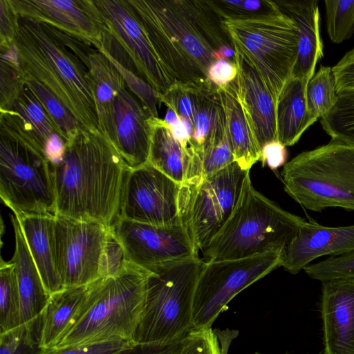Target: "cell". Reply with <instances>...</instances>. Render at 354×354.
Instances as JSON below:
<instances>
[{
  "instance_id": "obj_43",
  "label": "cell",
  "mask_w": 354,
  "mask_h": 354,
  "mask_svg": "<svg viewBox=\"0 0 354 354\" xmlns=\"http://www.w3.org/2000/svg\"><path fill=\"white\" fill-rule=\"evenodd\" d=\"M180 354H222L218 338L212 328L192 330Z\"/></svg>"
},
{
  "instance_id": "obj_22",
  "label": "cell",
  "mask_w": 354,
  "mask_h": 354,
  "mask_svg": "<svg viewBox=\"0 0 354 354\" xmlns=\"http://www.w3.org/2000/svg\"><path fill=\"white\" fill-rule=\"evenodd\" d=\"M295 21L298 35L297 59L292 77L308 82L323 57L320 13L317 0L274 1Z\"/></svg>"
},
{
  "instance_id": "obj_3",
  "label": "cell",
  "mask_w": 354,
  "mask_h": 354,
  "mask_svg": "<svg viewBox=\"0 0 354 354\" xmlns=\"http://www.w3.org/2000/svg\"><path fill=\"white\" fill-rule=\"evenodd\" d=\"M149 273L127 260L115 274L88 285L79 318L55 347L133 341L144 309Z\"/></svg>"
},
{
  "instance_id": "obj_2",
  "label": "cell",
  "mask_w": 354,
  "mask_h": 354,
  "mask_svg": "<svg viewBox=\"0 0 354 354\" xmlns=\"http://www.w3.org/2000/svg\"><path fill=\"white\" fill-rule=\"evenodd\" d=\"M15 48L26 80L52 92L82 127L100 131L88 72L75 55L41 24L21 17Z\"/></svg>"
},
{
  "instance_id": "obj_33",
  "label": "cell",
  "mask_w": 354,
  "mask_h": 354,
  "mask_svg": "<svg viewBox=\"0 0 354 354\" xmlns=\"http://www.w3.org/2000/svg\"><path fill=\"white\" fill-rule=\"evenodd\" d=\"M26 85L42 104L65 145L71 141L82 127L77 119L44 86L33 80H26Z\"/></svg>"
},
{
  "instance_id": "obj_30",
  "label": "cell",
  "mask_w": 354,
  "mask_h": 354,
  "mask_svg": "<svg viewBox=\"0 0 354 354\" xmlns=\"http://www.w3.org/2000/svg\"><path fill=\"white\" fill-rule=\"evenodd\" d=\"M234 162L225 113L221 102L214 127L201 156L199 179L211 176Z\"/></svg>"
},
{
  "instance_id": "obj_50",
  "label": "cell",
  "mask_w": 354,
  "mask_h": 354,
  "mask_svg": "<svg viewBox=\"0 0 354 354\" xmlns=\"http://www.w3.org/2000/svg\"><path fill=\"white\" fill-rule=\"evenodd\" d=\"M255 354H259V353H255Z\"/></svg>"
},
{
  "instance_id": "obj_37",
  "label": "cell",
  "mask_w": 354,
  "mask_h": 354,
  "mask_svg": "<svg viewBox=\"0 0 354 354\" xmlns=\"http://www.w3.org/2000/svg\"><path fill=\"white\" fill-rule=\"evenodd\" d=\"M326 28L330 39L340 44L354 34V0H326Z\"/></svg>"
},
{
  "instance_id": "obj_9",
  "label": "cell",
  "mask_w": 354,
  "mask_h": 354,
  "mask_svg": "<svg viewBox=\"0 0 354 354\" xmlns=\"http://www.w3.org/2000/svg\"><path fill=\"white\" fill-rule=\"evenodd\" d=\"M233 46L252 63L276 104L292 77L297 59L298 35L295 21L280 9L265 17L223 20Z\"/></svg>"
},
{
  "instance_id": "obj_1",
  "label": "cell",
  "mask_w": 354,
  "mask_h": 354,
  "mask_svg": "<svg viewBox=\"0 0 354 354\" xmlns=\"http://www.w3.org/2000/svg\"><path fill=\"white\" fill-rule=\"evenodd\" d=\"M129 167L98 130L82 127L51 165L55 215L111 226L118 217Z\"/></svg>"
},
{
  "instance_id": "obj_14",
  "label": "cell",
  "mask_w": 354,
  "mask_h": 354,
  "mask_svg": "<svg viewBox=\"0 0 354 354\" xmlns=\"http://www.w3.org/2000/svg\"><path fill=\"white\" fill-rule=\"evenodd\" d=\"M111 226L55 215L52 245L63 289L86 286L104 277Z\"/></svg>"
},
{
  "instance_id": "obj_48",
  "label": "cell",
  "mask_w": 354,
  "mask_h": 354,
  "mask_svg": "<svg viewBox=\"0 0 354 354\" xmlns=\"http://www.w3.org/2000/svg\"><path fill=\"white\" fill-rule=\"evenodd\" d=\"M288 152L286 146L278 140L266 144L261 150L263 165H267L272 170H276L286 163Z\"/></svg>"
},
{
  "instance_id": "obj_44",
  "label": "cell",
  "mask_w": 354,
  "mask_h": 354,
  "mask_svg": "<svg viewBox=\"0 0 354 354\" xmlns=\"http://www.w3.org/2000/svg\"><path fill=\"white\" fill-rule=\"evenodd\" d=\"M19 19L9 0H0V47L15 46Z\"/></svg>"
},
{
  "instance_id": "obj_40",
  "label": "cell",
  "mask_w": 354,
  "mask_h": 354,
  "mask_svg": "<svg viewBox=\"0 0 354 354\" xmlns=\"http://www.w3.org/2000/svg\"><path fill=\"white\" fill-rule=\"evenodd\" d=\"M102 53L120 72L130 91L139 99L150 114L153 117H158L157 105L158 103H160V94L138 75L122 66L105 53Z\"/></svg>"
},
{
  "instance_id": "obj_35",
  "label": "cell",
  "mask_w": 354,
  "mask_h": 354,
  "mask_svg": "<svg viewBox=\"0 0 354 354\" xmlns=\"http://www.w3.org/2000/svg\"><path fill=\"white\" fill-rule=\"evenodd\" d=\"M0 109L9 106L20 95L26 84L15 46L0 47Z\"/></svg>"
},
{
  "instance_id": "obj_32",
  "label": "cell",
  "mask_w": 354,
  "mask_h": 354,
  "mask_svg": "<svg viewBox=\"0 0 354 354\" xmlns=\"http://www.w3.org/2000/svg\"><path fill=\"white\" fill-rule=\"evenodd\" d=\"M0 332L21 324V302L15 265L1 259Z\"/></svg>"
},
{
  "instance_id": "obj_15",
  "label": "cell",
  "mask_w": 354,
  "mask_h": 354,
  "mask_svg": "<svg viewBox=\"0 0 354 354\" xmlns=\"http://www.w3.org/2000/svg\"><path fill=\"white\" fill-rule=\"evenodd\" d=\"M180 185L147 163L127 170L118 217L158 226L181 223Z\"/></svg>"
},
{
  "instance_id": "obj_45",
  "label": "cell",
  "mask_w": 354,
  "mask_h": 354,
  "mask_svg": "<svg viewBox=\"0 0 354 354\" xmlns=\"http://www.w3.org/2000/svg\"><path fill=\"white\" fill-rule=\"evenodd\" d=\"M332 70L335 77L337 94L354 89V48L348 51Z\"/></svg>"
},
{
  "instance_id": "obj_46",
  "label": "cell",
  "mask_w": 354,
  "mask_h": 354,
  "mask_svg": "<svg viewBox=\"0 0 354 354\" xmlns=\"http://www.w3.org/2000/svg\"><path fill=\"white\" fill-rule=\"evenodd\" d=\"M237 72L234 59L217 60L208 68L207 76L214 85L223 88L236 80Z\"/></svg>"
},
{
  "instance_id": "obj_31",
  "label": "cell",
  "mask_w": 354,
  "mask_h": 354,
  "mask_svg": "<svg viewBox=\"0 0 354 354\" xmlns=\"http://www.w3.org/2000/svg\"><path fill=\"white\" fill-rule=\"evenodd\" d=\"M337 100L336 80L332 68L321 66L306 86L308 110L317 121L330 113Z\"/></svg>"
},
{
  "instance_id": "obj_24",
  "label": "cell",
  "mask_w": 354,
  "mask_h": 354,
  "mask_svg": "<svg viewBox=\"0 0 354 354\" xmlns=\"http://www.w3.org/2000/svg\"><path fill=\"white\" fill-rule=\"evenodd\" d=\"M88 286L64 288L50 295L41 312L39 347H55L74 326L85 304Z\"/></svg>"
},
{
  "instance_id": "obj_47",
  "label": "cell",
  "mask_w": 354,
  "mask_h": 354,
  "mask_svg": "<svg viewBox=\"0 0 354 354\" xmlns=\"http://www.w3.org/2000/svg\"><path fill=\"white\" fill-rule=\"evenodd\" d=\"M186 337L168 343L140 344L134 342L131 346L118 354H180Z\"/></svg>"
},
{
  "instance_id": "obj_20",
  "label": "cell",
  "mask_w": 354,
  "mask_h": 354,
  "mask_svg": "<svg viewBox=\"0 0 354 354\" xmlns=\"http://www.w3.org/2000/svg\"><path fill=\"white\" fill-rule=\"evenodd\" d=\"M325 354H354V279L322 281Z\"/></svg>"
},
{
  "instance_id": "obj_21",
  "label": "cell",
  "mask_w": 354,
  "mask_h": 354,
  "mask_svg": "<svg viewBox=\"0 0 354 354\" xmlns=\"http://www.w3.org/2000/svg\"><path fill=\"white\" fill-rule=\"evenodd\" d=\"M0 133L28 143L46 157L56 140L62 138L42 104L26 84L9 106L0 109Z\"/></svg>"
},
{
  "instance_id": "obj_23",
  "label": "cell",
  "mask_w": 354,
  "mask_h": 354,
  "mask_svg": "<svg viewBox=\"0 0 354 354\" xmlns=\"http://www.w3.org/2000/svg\"><path fill=\"white\" fill-rule=\"evenodd\" d=\"M14 231L15 251L10 261L15 265L21 302V324L39 315L46 306L49 293L30 252L20 223L10 215Z\"/></svg>"
},
{
  "instance_id": "obj_39",
  "label": "cell",
  "mask_w": 354,
  "mask_h": 354,
  "mask_svg": "<svg viewBox=\"0 0 354 354\" xmlns=\"http://www.w3.org/2000/svg\"><path fill=\"white\" fill-rule=\"evenodd\" d=\"M304 270L312 279L322 281L354 279V251L309 264Z\"/></svg>"
},
{
  "instance_id": "obj_6",
  "label": "cell",
  "mask_w": 354,
  "mask_h": 354,
  "mask_svg": "<svg viewBox=\"0 0 354 354\" xmlns=\"http://www.w3.org/2000/svg\"><path fill=\"white\" fill-rule=\"evenodd\" d=\"M205 264L197 257L148 270L145 306L134 342H171L192 330L194 292Z\"/></svg>"
},
{
  "instance_id": "obj_27",
  "label": "cell",
  "mask_w": 354,
  "mask_h": 354,
  "mask_svg": "<svg viewBox=\"0 0 354 354\" xmlns=\"http://www.w3.org/2000/svg\"><path fill=\"white\" fill-rule=\"evenodd\" d=\"M307 84L301 79L292 77L277 101V140L286 147L296 144L304 131L316 122L307 107Z\"/></svg>"
},
{
  "instance_id": "obj_12",
  "label": "cell",
  "mask_w": 354,
  "mask_h": 354,
  "mask_svg": "<svg viewBox=\"0 0 354 354\" xmlns=\"http://www.w3.org/2000/svg\"><path fill=\"white\" fill-rule=\"evenodd\" d=\"M105 23L99 50L136 73L160 95L175 83L128 0H94Z\"/></svg>"
},
{
  "instance_id": "obj_8",
  "label": "cell",
  "mask_w": 354,
  "mask_h": 354,
  "mask_svg": "<svg viewBox=\"0 0 354 354\" xmlns=\"http://www.w3.org/2000/svg\"><path fill=\"white\" fill-rule=\"evenodd\" d=\"M163 29L185 64L198 76L216 60L223 46L234 48L223 19L208 1L134 0Z\"/></svg>"
},
{
  "instance_id": "obj_26",
  "label": "cell",
  "mask_w": 354,
  "mask_h": 354,
  "mask_svg": "<svg viewBox=\"0 0 354 354\" xmlns=\"http://www.w3.org/2000/svg\"><path fill=\"white\" fill-rule=\"evenodd\" d=\"M46 290L51 295L63 289L52 245L53 214H15Z\"/></svg>"
},
{
  "instance_id": "obj_49",
  "label": "cell",
  "mask_w": 354,
  "mask_h": 354,
  "mask_svg": "<svg viewBox=\"0 0 354 354\" xmlns=\"http://www.w3.org/2000/svg\"><path fill=\"white\" fill-rule=\"evenodd\" d=\"M178 120L177 114L171 109H167L164 120L169 125L173 124Z\"/></svg>"
},
{
  "instance_id": "obj_5",
  "label": "cell",
  "mask_w": 354,
  "mask_h": 354,
  "mask_svg": "<svg viewBox=\"0 0 354 354\" xmlns=\"http://www.w3.org/2000/svg\"><path fill=\"white\" fill-rule=\"evenodd\" d=\"M87 62L100 131L129 168L147 164L151 140L149 119L152 115L104 53L93 48Z\"/></svg>"
},
{
  "instance_id": "obj_16",
  "label": "cell",
  "mask_w": 354,
  "mask_h": 354,
  "mask_svg": "<svg viewBox=\"0 0 354 354\" xmlns=\"http://www.w3.org/2000/svg\"><path fill=\"white\" fill-rule=\"evenodd\" d=\"M111 227L126 259L146 270L198 257L182 223L158 226L117 217Z\"/></svg>"
},
{
  "instance_id": "obj_7",
  "label": "cell",
  "mask_w": 354,
  "mask_h": 354,
  "mask_svg": "<svg viewBox=\"0 0 354 354\" xmlns=\"http://www.w3.org/2000/svg\"><path fill=\"white\" fill-rule=\"evenodd\" d=\"M285 192L304 208L354 211V145L332 140L283 165Z\"/></svg>"
},
{
  "instance_id": "obj_41",
  "label": "cell",
  "mask_w": 354,
  "mask_h": 354,
  "mask_svg": "<svg viewBox=\"0 0 354 354\" xmlns=\"http://www.w3.org/2000/svg\"><path fill=\"white\" fill-rule=\"evenodd\" d=\"M194 90L184 84L174 83L165 94L160 96V103H164L167 109L174 111L180 118L189 121L193 126L194 121Z\"/></svg>"
},
{
  "instance_id": "obj_4",
  "label": "cell",
  "mask_w": 354,
  "mask_h": 354,
  "mask_svg": "<svg viewBox=\"0 0 354 354\" xmlns=\"http://www.w3.org/2000/svg\"><path fill=\"white\" fill-rule=\"evenodd\" d=\"M305 220L257 192L250 172L227 221L202 252L205 262L281 252Z\"/></svg>"
},
{
  "instance_id": "obj_38",
  "label": "cell",
  "mask_w": 354,
  "mask_h": 354,
  "mask_svg": "<svg viewBox=\"0 0 354 354\" xmlns=\"http://www.w3.org/2000/svg\"><path fill=\"white\" fill-rule=\"evenodd\" d=\"M208 3L223 20L261 17L279 10L274 1L268 0H213Z\"/></svg>"
},
{
  "instance_id": "obj_42",
  "label": "cell",
  "mask_w": 354,
  "mask_h": 354,
  "mask_svg": "<svg viewBox=\"0 0 354 354\" xmlns=\"http://www.w3.org/2000/svg\"><path fill=\"white\" fill-rule=\"evenodd\" d=\"M134 343L132 340L114 339L98 343L41 349L38 354H118Z\"/></svg>"
},
{
  "instance_id": "obj_34",
  "label": "cell",
  "mask_w": 354,
  "mask_h": 354,
  "mask_svg": "<svg viewBox=\"0 0 354 354\" xmlns=\"http://www.w3.org/2000/svg\"><path fill=\"white\" fill-rule=\"evenodd\" d=\"M320 123L332 140L354 145V89L337 93V100Z\"/></svg>"
},
{
  "instance_id": "obj_17",
  "label": "cell",
  "mask_w": 354,
  "mask_h": 354,
  "mask_svg": "<svg viewBox=\"0 0 354 354\" xmlns=\"http://www.w3.org/2000/svg\"><path fill=\"white\" fill-rule=\"evenodd\" d=\"M21 18L51 26L97 49L105 23L94 0H9Z\"/></svg>"
},
{
  "instance_id": "obj_29",
  "label": "cell",
  "mask_w": 354,
  "mask_h": 354,
  "mask_svg": "<svg viewBox=\"0 0 354 354\" xmlns=\"http://www.w3.org/2000/svg\"><path fill=\"white\" fill-rule=\"evenodd\" d=\"M194 101V130L189 151L197 166L199 178L201 158L203 149L214 127L221 98L213 84L193 91Z\"/></svg>"
},
{
  "instance_id": "obj_19",
  "label": "cell",
  "mask_w": 354,
  "mask_h": 354,
  "mask_svg": "<svg viewBox=\"0 0 354 354\" xmlns=\"http://www.w3.org/2000/svg\"><path fill=\"white\" fill-rule=\"evenodd\" d=\"M234 49L239 100L261 150L277 140L276 102L252 63L237 47Z\"/></svg>"
},
{
  "instance_id": "obj_36",
  "label": "cell",
  "mask_w": 354,
  "mask_h": 354,
  "mask_svg": "<svg viewBox=\"0 0 354 354\" xmlns=\"http://www.w3.org/2000/svg\"><path fill=\"white\" fill-rule=\"evenodd\" d=\"M41 313L9 330L1 333L0 354H38Z\"/></svg>"
},
{
  "instance_id": "obj_10",
  "label": "cell",
  "mask_w": 354,
  "mask_h": 354,
  "mask_svg": "<svg viewBox=\"0 0 354 354\" xmlns=\"http://www.w3.org/2000/svg\"><path fill=\"white\" fill-rule=\"evenodd\" d=\"M0 196L14 214L55 215L51 164L39 150L0 133Z\"/></svg>"
},
{
  "instance_id": "obj_28",
  "label": "cell",
  "mask_w": 354,
  "mask_h": 354,
  "mask_svg": "<svg viewBox=\"0 0 354 354\" xmlns=\"http://www.w3.org/2000/svg\"><path fill=\"white\" fill-rule=\"evenodd\" d=\"M149 124L151 140L148 163L180 185L183 184L189 165L188 155L164 120L151 116Z\"/></svg>"
},
{
  "instance_id": "obj_11",
  "label": "cell",
  "mask_w": 354,
  "mask_h": 354,
  "mask_svg": "<svg viewBox=\"0 0 354 354\" xmlns=\"http://www.w3.org/2000/svg\"><path fill=\"white\" fill-rule=\"evenodd\" d=\"M248 172L234 162L211 176L180 185V219L198 252L205 249L231 215Z\"/></svg>"
},
{
  "instance_id": "obj_13",
  "label": "cell",
  "mask_w": 354,
  "mask_h": 354,
  "mask_svg": "<svg viewBox=\"0 0 354 354\" xmlns=\"http://www.w3.org/2000/svg\"><path fill=\"white\" fill-rule=\"evenodd\" d=\"M281 265V252L205 262L194 292L192 330L211 328L238 293Z\"/></svg>"
},
{
  "instance_id": "obj_18",
  "label": "cell",
  "mask_w": 354,
  "mask_h": 354,
  "mask_svg": "<svg viewBox=\"0 0 354 354\" xmlns=\"http://www.w3.org/2000/svg\"><path fill=\"white\" fill-rule=\"evenodd\" d=\"M354 251V225L326 227L313 219L301 225L297 234L281 251V265L296 274L313 260L337 257Z\"/></svg>"
},
{
  "instance_id": "obj_25",
  "label": "cell",
  "mask_w": 354,
  "mask_h": 354,
  "mask_svg": "<svg viewBox=\"0 0 354 354\" xmlns=\"http://www.w3.org/2000/svg\"><path fill=\"white\" fill-rule=\"evenodd\" d=\"M225 113L227 130L234 162L250 171L261 158V149L239 100L236 80L217 87Z\"/></svg>"
}]
</instances>
